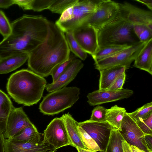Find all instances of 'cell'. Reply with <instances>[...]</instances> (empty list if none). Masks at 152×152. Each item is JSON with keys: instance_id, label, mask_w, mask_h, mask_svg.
<instances>
[{"instance_id": "cell-1", "label": "cell", "mask_w": 152, "mask_h": 152, "mask_svg": "<svg viewBox=\"0 0 152 152\" xmlns=\"http://www.w3.org/2000/svg\"><path fill=\"white\" fill-rule=\"evenodd\" d=\"M49 22L42 16L27 15L14 21L11 23V33L0 42V59L29 54L45 40Z\"/></svg>"}, {"instance_id": "cell-2", "label": "cell", "mask_w": 152, "mask_h": 152, "mask_svg": "<svg viewBox=\"0 0 152 152\" xmlns=\"http://www.w3.org/2000/svg\"><path fill=\"white\" fill-rule=\"evenodd\" d=\"M70 52L64 33L50 21L45 40L29 53L28 67L40 76L47 77L56 66L69 59Z\"/></svg>"}, {"instance_id": "cell-3", "label": "cell", "mask_w": 152, "mask_h": 152, "mask_svg": "<svg viewBox=\"0 0 152 152\" xmlns=\"http://www.w3.org/2000/svg\"><path fill=\"white\" fill-rule=\"evenodd\" d=\"M46 83L44 77L30 70L23 69L10 75L6 88L8 94L15 102L30 106L40 100Z\"/></svg>"}, {"instance_id": "cell-4", "label": "cell", "mask_w": 152, "mask_h": 152, "mask_svg": "<svg viewBox=\"0 0 152 152\" xmlns=\"http://www.w3.org/2000/svg\"><path fill=\"white\" fill-rule=\"evenodd\" d=\"M132 31L133 25L127 20L121 8V13L116 18L97 31L98 49L123 42L134 43Z\"/></svg>"}, {"instance_id": "cell-5", "label": "cell", "mask_w": 152, "mask_h": 152, "mask_svg": "<svg viewBox=\"0 0 152 152\" xmlns=\"http://www.w3.org/2000/svg\"><path fill=\"white\" fill-rule=\"evenodd\" d=\"M80 94V89L77 87H64L44 97L39 109L45 115L58 114L72 107L79 99Z\"/></svg>"}, {"instance_id": "cell-6", "label": "cell", "mask_w": 152, "mask_h": 152, "mask_svg": "<svg viewBox=\"0 0 152 152\" xmlns=\"http://www.w3.org/2000/svg\"><path fill=\"white\" fill-rule=\"evenodd\" d=\"M120 13V3L110 0H99L95 12L82 24L91 26L97 31L116 18Z\"/></svg>"}, {"instance_id": "cell-7", "label": "cell", "mask_w": 152, "mask_h": 152, "mask_svg": "<svg viewBox=\"0 0 152 152\" xmlns=\"http://www.w3.org/2000/svg\"><path fill=\"white\" fill-rule=\"evenodd\" d=\"M146 43L139 41L133 43L129 47L113 56L95 62V68L99 71L118 66H125L127 69Z\"/></svg>"}, {"instance_id": "cell-8", "label": "cell", "mask_w": 152, "mask_h": 152, "mask_svg": "<svg viewBox=\"0 0 152 152\" xmlns=\"http://www.w3.org/2000/svg\"><path fill=\"white\" fill-rule=\"evenodd\" d=\"M99 1V0H77L73 5L71 18L63 23H55L64 33L72 32L95 12Z\"/></svg>"}, {"instance_id": "cell-9", "label": "cell", "mask_w": 152, "mask_h": 152, "mask_svg": "<svg viewBox=\"0 0 152 152\" xmlns=\"http://www.w3.org/2000/svg\"><path fill=\"white\" fill-rule=\"evenodd\" d=\"M43 144L49 145L57 150L72 144L67 134L64 123L60 118H56L47 126L43 133Z\"/></svg>"}, {"instance_id": "cell-10", "label": "cell", "mask_w": 152, "mask_h": 152, "mask_svg": "<svg viewBox=\"0 0 152 152\" xmlns=\"http://www.w3.org/2000/svg\"><path fill=\"white\" fill-rule=\"evenodd\" d=\"M78 126L96 142L101 152H105L111 132L115 128L107 121L98 122L90 120L78 122Z\"/></svg>"}, {"instance_id": "cell-11", "label": "cell", "mask_w": 152, "mask_h": 152, "mask_svg": "<svg viewBox=\"0 0 152 152\" xmlns=\"http://www.w3.org/2000/svg\"><path fill=\"white\" fill-rule=\"evenodd\" d=\"M124 140L130 145L135 146L146 152H151L145 143V134L136 122L126 112L119 130Z\"/></svg>"}, {"instance_id": "cell-12", "label": "cell", "mask_w": 152, "mask_h": 152, "mask_svg": "<svg viewBox=\"0 0 152 152\" xmlns=\"http://www.w3.org/2000/svg\"><path fill=\"white\" fill-rule=\"evenodd\" d=\"M72 32L74 39L84 51L91 56L96 53L98 46L97 31L94 28L83 24Z\"/></svg>"}, {"instance_id": "cell-13", "label": "cell", "mask_w": 152, "mask_h": 152, "mask_svg": "<svg viewBox=\"0 0 152 152\" xmlns=\"http://www.w3.org/2000/svg\"><path fill=\"white\" fill-rule=\"evenodd\" d=\"M39 133L29 140L24 142L5 139L6 152H37L48 151L56 150L51 145L43 144Z\"/></svg>"}, {"instance_id": "cell-14", "label": "cell", "mask_w": 152, "mask_h": 152, "mask_svg": "<svg viewBox=\"0 0 152 152\" xmlns=\"http://www.w3.org/2000/svg\"><path fill=\"white\" fill-rule=\"evenodd\" d=\"M33 125L22 107H14L7 120L4 137L11 139L25 128Z\"/></svg>"}, {"instance_id": "cell-15", "label": "cell", "mask_w": 152, "mask_h": 152, "mask_svg": "<svg viewBox=\"0 0 152 152\" xmlns=\"http://www.w3.org/2000/svg\"><path fill=\"white\" fill-rule=\"evenodd\" d=\"M133 94L132 90L127 89L117 91L98 90L88 94L87 102L91 106H94L127 98Z\"/></svg>"}, {"instance_id": "cell-16", "label": "cell", "mask_w": 152, "mask_h": 152, "mask_svg": "<svg viewBox=\"0 0 152 152\" xmlns=\"http://www.w3.org/2000/svg\"><path fill=\"white\" fill-rule=\"evenodd\" d=\"M121 8L128 21L133 24L145 25L152 29V12L129 3L120 4Z\"/></svg>"}, {"instance_id": "cell-17", "label": "cell", "mask_w": 152, "mask_h": 152, "mask_svg": "<svg viewBox=\"0 0 152 152\" xmlns=\"http://www.w3.org/2000/svg\"><path fill=\"white\" fill-rule=\"evenodd\" d=\"M83 66L80 60L74 59L55 82L46 85L47 91L50 93L66 87L75 78Z\"/></svg>"}, {"instance_id": "cell-18", "label": "cell", "mask_w": 152, "mask_h": 152, "mask_svg": "<svg viewBox=\"0 0 152 152\" xmlns=\"http://www.w3.org/2000/svg\"><path fill=\"white\" fill-rule=\"evenodd\" d=\"M63 120L72 146L87 149L80 138L78 130V122L69 113L63 115Z\"/></svg>"}, {"instance_id": "cell-19", "label": "cell", "mask_w": 152, "mask_h": 152, "mask_svg": "<svg viewBox=\"0 0 152 152\" xmlns=\"http://www.w3.org/2000/svg\"><path fill=\"white\" fill-rule=\"evenodd\" d=\"M134 61V67L152 75V39L146 43Z\"/></svg>"}, {"instance_id": "cell-20", "label": "cell", "mask_w": 152, "mask_h": 152, "mask_svg": "<svg viewBox=\"0 0 152 152\" xmlns=\"http://www.w3.org/2000/svg\"><path fill=\"white\" fill-rule=\"evenodd\" d=\"M28 55L22 53L0 59V74L8 73L19 68L28 60Z\"/></svg>"}, {"instance_id": "cell-21", "label": "cell", "mask_w": 152, "mask_h": 152, "mask_svg": "<svg viewBox=\"0 0 152 152\" xmlns=\"http://www.w3.org/2000/svg\"><path fill=\"white\" fill-rule=\"evenodd\" d=\"M126 69L125 66H118L99 71V90H107L115 79Z\"/></svg>"}, {"instance_id": "cell-22", "label": "cell", "mask_w": 152, "mask_h": 152, "mask_svg": "<svg viewBox=\"0 0 152 152\" xmlns=\"http://www.w3.org/2000/svg\"><path fill=\"white\" fill-rule=\"evenodd\" d=\"M14 107L9 97L0 89V130L3 134L8 116Z\"/></svg>"}, {"instance_id": "cell-23", "label": "cell", "mask_w": 152, "mask_h": 152, "mask_svg": "<svg viewBox=\"0 0 152 152\" xmlns=\"http://www.w3.org/2000/svg\"><path fill=\"white\" fill-rule=\"evenodd\" d=\"M132 44H118L108 45L98 49L92 56L96 62L113 56L129 47Z\"/></svg>"}, {"instance_id": "cell-24", "label": "cell", "mask_w": 152, "mask_h": 152, "mask_svg": "<svg viewBox=\"0 0 152 152\" xmlns=\"http://www.w3.org/2000/svg\"><path fill=\"white\" fill-rule=\"evenodd\" d=\"M126 112L125 108L115 105L107 110L106 121L113 127L119 130L122 120Z\"/></svg>"}, {"instance_id": "cell-25", "label": "cell", "mask_w": 152, "mask_h": 152, "mask_svg": "<svg viewBox=\"0 0 152 152\" xmlns=\"http://www.w3.org/2000/svg\"><path fill=\"white\" fill-rule=\"evenodd\" d=\"M124 140L119 130L114 128L111 132L105 152H124L122 142Z\"/></svg>"}, {"instance_id": "cell-26", "label": "cell", "mask_w": 152, "mask_h": 152, "mask_svg": "<svg viewBox=\"0 0 152 152\" xmlns=\"http://www.w3.org/2000/svg\"><path fill=\"white\" fill-rule=\"evenodd\" d=\"M65 36L70 50L76 56L82 60H85L87 57V53L81 48L75 41L72 32L66 33Z\"/></svg>"}, {"instance_id": "cell-27", "label": "cell", "mask_w": 152, "mask_h": 152, "mask_svg": "<svg viewBox=\"0 0 152 152\" xmlns=\"http://www.w3.org/2000/svg\"><path fill=\"white\" fill-rule=\"evenodd\" d=\"M39 133L37 128L34 124L25 128L10 139L17 142H26Z\"/></svg>"}, {"instance_id": "cell-28", "label": "cell", "mask_w": 152, "mask_h": 152, "mask_svg": "<svg viewBox=\"0 0 152 152\" xmlns=\"http://www.w3.org/2000/svg\"><path fill=\"white\" fill-rule=\"evenodd\" d=\"M133 31L142 42L146 43L152 39V29L142 25L133 24Z\"/></svg>"}, {"instance_id": "cell-29", "label": "cell", "mask_w": 152, "mask_h": 152, "mask_svg": "<svg viewBox=\"0 0 152 152\" xmlns=\"http://www.w3.org/2000/svg\"><path fill=\"white\" fill-rule=\"evenodd\" d=\"M127 113L135 122L145 119L152 113V102L147 103L135 111Z\"/></svg>"}, {"instance_id": "cell-30", "label": "cell", "mask_w": 152, "mask_h": 152, "mask_svg": "<svg viewBox=\"0 0 152 152\" xmlns=\"http://www.w3.org/2000/svg\"><path fill=\"white\" fill-rule=\"evenodd\" d=\"M78 130L81 140L87 149L101 152L96 142L83 129L78 126Z\"/></svg>"}, {"instance_id": "cell-31", "label": "cell", "mask_w": 152, "mask_h": 152, "mask_svg": "<svg viewBox=\"0 0 152 152\" xmlns=\"http://www.w3.org/2000/svg\"><path fill=\"white\" fill-rule=\"evenodd\" d=\"M77 0H54L49 10L53 13L61 14L66 9L73 5Z\"/></svg>"}, {"instance_id": "cell-32", "label": "cell", "mask_w": 152, "mask_h": 152, "mask_svg": "<svg viewBox=\"0 0 152 152\" xmlns=\"http://www.w3.org/2000/svg\"><path fill=\"white\" fill-rule=\"evenodd\" d=\"M54 0H30L28 10L40 12L48 9Z\"/></svg>"}, {"instance_id": "cell-33", "label": "cell", "mask_w": 152, "mask_h": 152, "mask_svg": "<svg viewBox=\"0 0 152 152\" xmlns=\"http://www.w3.org/2000/svg\"><path fill=\"white\" fill-rule=\"evenodd\" d=\"M75 58V56L70 54L69 58L68 60L58 64L53 69L50 74L52 77V82H55L57 79L71 62Z\"/></svg>"}, {"instance_id": "cell-34", "label": "cell", "mask_w": 152, "mask_h": 152, "mask_svg": "<svg viewBox=\"0 0 152 152\" xmlns=\"http://www.w3.org/2000/svg\"><path fill=\"white\" fill-rule=\"evenodd\" d=\"M11 31V24L4 12L0 10V33L5 38L10 34Z\"/></svg>"}, {"instance_id": "cell-35", "label": "cell", "mask_w": 152, "mask_h": 152, "mask_svg": "<svg viewBox=\"0 0 152 152\" xmlns=\"http://www.w3.org/2000/svg\"><path fill=\"white\" fill-rule=\"evenodd\" d=\"M106 108L102 106H97L92 111L90 120L98 122L107 121L106 115Z\"/></svg>"}, {"instance_id": "cell-36", "label": "cell", "mask_w": 152, "mask_h": 152, "mask_svg": "<svg viewBox=\"0 0 152 152\" xmlns=\"http://www.w3.org/2000/svg\"><path fill=\"white\" fill-rule=\"evenodd\" d=\"M136 122L145 134L152 135V113L145 118L140 120Z\"/></svg>"}, {"instance_id": "cell-37", "label": "cell", "mask_w": 152, "mask_h": 152, "mask_svg": "<svg viewBox=\"0 0 152 152\" xmlns=\"http://www.w3.org/2000/svg\"><path fill=\"white\" fill-rule=\"evenodd\" d=\"M126 77L125 72L120 74L114 80L113 82L107 89L110 91H117L123 88Z\"/></svg>"}, {"instance_id": "cell-38", "label": "cell", "mask_w": 152, "mask_h": 152, "mask_svg": "<svg viewBox=\"0 0 152 152\" xmlns=\"http://www.w3.org/2000/svg\"><path fill=\"white\" fill-rule=\"evenodd\" d=\"M73 5L68 7L63 12L58 20L56 22V24L66 22L71 18L73 12Z\"/></svg>"}, {"instance_id": "cell-39", "label": "cell", "mask_w": 152, "mask_h": 152, "mask_svg": "<svg viewBox=\"0 0 152 152\" xmlns=\"http://www.w3.org/2000/svg\"><path fill=\"white\" fill-rule=\"evenodd\" d=\"M14 4V0H0V8L7 9Z\"/></svg>"}, {"instance_id": "cell-40", "label": "cell", "mask_w": 152, "mask_h": 152, "mask_svg": "<svg viewBox=\"0 0 152 152\" xmlns=\"http://www.w3.org/2000/svg\"><path fill=\"white\" fill-rule=\"evenodd\" d=\"M5 139L3 132L0 130V152H6Z\"/></svg>"}, {"instance_id": "cell-41", "label": "cell", "mask_w": 152, "mask_h": 152, "mask_svg": "<svg viewBox=\"0 0 152 152\" xmlns=\"http://www.w3.org/2000/svg\"><path fill=\"white\" fill-rule=\"evenodd\" d=\"M146 146L151 151H152V135L145 134V136Z\"/></svg>"}, {"instance_id": "cell-42", "label": "cell", "mask_w": 152, "mask_h": 152, "mask_svg": "<svg viewBox=\"0 0 152 152\" xmlns=\"http://www.w3.org/2000/svg\"><path fill=\"white\" fill-rule=\"evenodd\" d=\"M122 145L124 152H135L131 145L125 140L122 142Z\"/></svg>"}, {"instance_id": "cell-43", "label": "cell", "mask_w": 152, "mask_h": 152, "mask_svg": "<svg viewBox=\"0 0 152 152\" xmlns=\"http://www.w3.org/2000/svg\"><path fill=\"white\" fill-rule=\"evenodd\" d=\"M135 1L145 5L151 11H152V0H135Z\"/></svg>"}, {"instance_id": "cell-44", "label": "cell", "mask_w": 152, "mask_h": 152, "mask_svg": "<svg viewBox=\"0 0 152 152\" xmlns=\"http://www.w3.org/2000/svg\"><path fill=\"white\" fill-rule=\"evenodd\" d=\"M78 152H98L97 151H91L88 149H83L80 148H76Z\"/></svg>"}, {"instance_id": "cell-45", "label": "cell", "mask_w": 152, "mask_h": 152, "mask_svg": "<svg viewBox=\"0 0 152 152\" xmlns=\"http://www.w3.org/2000/svg\"><path fill=\"white\" fill-rule=\"evenodd\" d=\"M56 150H54L52 151H45V152H54Z\"/></svg>"}]
</instances>
